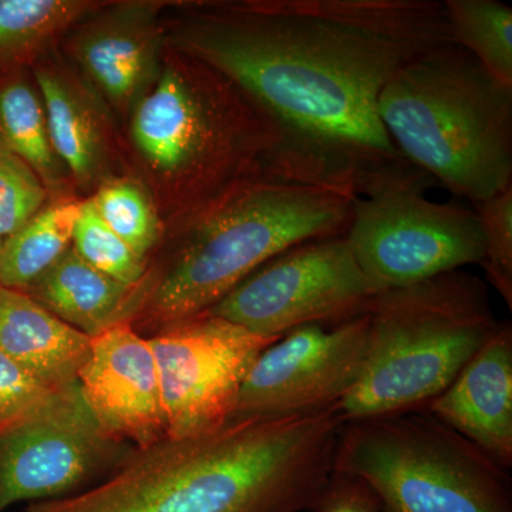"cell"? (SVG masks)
Here are the masks:
<instances>
[{"mask_svg":"<svg viewBox=\"0 0 512 512\" xmlns=\"http://www.w3.org/2000/svg\"><path fill=\"white\" fill-rule=\"evenodd\" d=\"M483 232L487 281L512 308V185L474 205Z\"/></svg>","mask_w":512,"mask_h":512,"instance_id":"24","label":"cell"},{"mask_svg":"<svg viewBox=\"0 0 512 512\" xmlns=\"http://www.w3.org/2000/svg\"><path fill=\"white\" fill-rule=\"evenodd\" d=\"M335 409L231 419L131 448L103 480L23 512H305L335 467Z\"/></svg>","mask_w":512,"mask_h":512,"instance_id":"2","label":"cell"},{"mask_svg":"<svg viewBox=\"0 0 512 512\" xmlns=\"http://www.w3.org/2000/svg\"><path fill=\"white\" fill-rule=\"evenodd\" d=\"M0 140L35 171L45 187L59 183V158L50 143L40 94L20 77L0 83Z\"/></svg>","mask_w":512,"mask_h":512,"instance_id":"20","label":"cell"},{"mask_svg":"<svg viewBox=\"0 0 512 512\" xmlns=\"http://www.w3.org/2000/svg\"><path fill=\"white\" fill-rule=\"evenodd\" d=\"M167 42L254 101L278 131L286 173L355 197L423 173L393 146L377 104L397 70L453 43L444 2H197Z\"/></svg>","mask_w":512,"mask_h":512,"instance_id":"1","label":"cell"},{"mask_svg":"<svg viewBox=\"0 0 512 512\" xmlns=\"http://www.w3.org/2000/svg\"><path fill=\"white\" fill-rule=\"evenodd\" d=\"M345 235L311 239L269 259L207 312L264 338L367 313L377 295Z\"/></svg>","mask_w":512,"mask_h":512,"instance_id":"8","label":"cell"},{"mask_svg":"<svg viewBox=\"0 0 512 512\" xmlns=\"http://www.w3.org/2000/svg\"><path fill=\"white\" fill-rule=\"evenodd\" d=\"M434 184L421 173L353 198L345 237L377 292L420 284L483 262V232L476 211L457 202L429 200L426 192Z\"/></svg>","mask_w":512,"mask_h":512,"instance_id":"7","label":"cell"},{"mask_svg":"<svg viewBox=\"0 0 512 512\" xmlns=\"http://www.w3.org/2000/svg\"><path fill=\"white\" fill-rule=\"evenodd\" d=\"M92 9L82 0H0V67L29 59Z\"/></svg>","mask_w":512,"mask_h":512,"instance_id":"21","label":"cell"},{"mask_svg":"<svg viewBox=\"0 0 512 512\" xmlns=\"http://www.w3.org/2000/svg\"><path fill=\"white\" fill-rule=\"evenodd\" d=\"M83 201L42 208L0 248V286L28 292L72 248Z\"/></svg>","mask_w":512,"mask_h":512,"instance_id":"18","label":"cell"},{"mask_svg":"<svg viewBox=\"0 0 512 512\" xmlns=\"http://www.w3.org/2000/svg\"><path fill=\"white\" fill-rule=\"evenodd\" d=\"M2 245H3V241H2V239H0V248H2Z\"/></svg>","mask_w":512,"mask_h":512,"instance_id":"28","label":"cell"},{"mask_svg":"<svg viewBox=\"0 0 512 512\" xmlns=\"http://www.w3.org/2000/svg\"><path fill=\"white\" fill-rule=\"evenodd\" d=\"M45 184L0 140V239L5 241L45 204Z\"/></svg>","mask_w":512,"mask_h":512,"instance_id":"25","label":"cell"},{"mask_svg":"<svg viewBox=\"0 0 512 512\" xmlns=\"http://www.w3.org/2000/svg\"><path fill=\"white\" fill-rule=\"evenodd\" d=\"M333 470L386 512H512L508 470L426 409L343 421Z\"/></svg>","mask_w":512,"mask_h":512,"instance_id":"6","label":"cell"},{"mask_svg":"<svg viewBox=\"0 0 512 512\" xmlns=\"http://www.w3.org/2000/svg\"><path fill=\"white\" fill-rule=\"evenodd\" d=\"M160 9L161 3H123L87 22L74 36L77 62L117 106L136 100L156 73L163 43Z\"/></svg>","mask_w":512,"mask_h":512,"instance_id":"14","label":"cell"},{"mask_svg":"<svg viewBox=\"0 0 512 512\" xmlns=\"http://www.w3.org/2000/svg\"><path fill=\"white\" fill-rule=\"evenodd\" d=\"M72 248L87 264L121 284L141 285L146 275L144 258L104 224L90 200L83 201L74 225Z\"/></svg>","mask_w":512,"mask_h":512,"instance_id":"23","label":"cell"},{"mask_svg":"<svg viewBox=\"0 0 512 512\" xmlns=\"http://www.w3.org/2000/svg\"><path fill=\"white\" fill-rule=\"evenodd\" d=\"M36 82L56 157L77 180L89 183L104 158L103 137L93 110L82 94L53 70H37Z\"/></svg>","mask_w":512,"mask_h":512,"instance_id":"17","label":"cell"},{"mask_svg":"<svg viewBox=\"0 0 512 512\" xmlns=\"http://www.w3.org/2000/svg\"><path fill=\"white\" fill-rule=\"evenodd\" d=\"M77 383L94 419L114 439L141 448L167 437L156 359L130 322L92 338Z\"/></svg>","mask_w":512,"mask_h":512,"instance_id":"12","label":"cell"},{"mask_svg":"<svg viewBox=\"0 0 512 512\" xmlns=\"http://www.w3.org/2000/svg\"><path fill=\"white\" fill-rule=\"evenodd\" d=\"M90 201L104 224L146 259L160 234L157 214L146 192L131 181H114L103 185Z\"/></svg>","mask_w":512,"mask_h":512,"instance_id":"22","label":"cell"},{"mask_svg":"<svg viewBox=\"0 0 512 512\" xmlns=\"http://www.w3.org/2000/svg\"><path fill=\"white\" fill-rule=\"evenodd\" d=\"M451 42L512 89V9L498 0H446Z\"/></svg>","mask_w":512,"mask_h":512,"instance_id":"19","label":"cell"},{"mask_svg":"<svg viewBox=\"0 0 512 512\" xmlns=\"http://www.w3.org/2000/svg\"><path fill=\"white\" fill-rule=\"evenodd\" d=\"M377 111L404 160L457 197L476 205L512 185V89L454 43L397 70Z\"/></svg>","mask_w":512,"mask_h":512,"instance_id":"4","label":"cell"},{"mask_svg":"<svg viewBox=\"0 0 512 512\" xmlns=\"http://www.w3.org/2000/svg\"><path fill=\"white\" fill-rule=\"evenodd\" d=\"M436 419L505 470L512 466V326L498 322L454 382L429 404Z\"/></svg>","mask_w":512,"mask_h":512,"instance_id":"13","label":"cell"},{"mask_svg":"<svg viewBox=\"0 0 512 512\" xmlns=\"http://www.w3.org/2000/svg\"><path fill=\"white\" fill-rule=\"evenodd\" d=\"M92 338L43 308L29 293L0 286V352L49 389L77 382Z\"/></svg>","mask_w":512,"mask_h":512,"instance_id":"15","label":"cell"},{"mask_svg":"<svg viewBox=\"0 0 512 512\" xmlns=\"http://www.w3.org/2000/svg\"><path fill=\"white\" fill-rule=\"evenodd\" d=\"M365 367L335 407L343 421L424 410L498 325L487 285L464 269L377 293Z\"/></svg>","mask_w":512,"mask_h":512,"instance_id":"5","label":"cell"},{"mask_svg":"<svg viewBox=\"0 0 512 512\" xmlns=\"http://www.w3.org/2000/svg\"><path fill=\"white\" fill-rule=\"evenodd\" d=\"M312 512H386L375 491L349 474L333 471Z\"/></svg>","mask_w":512,"mask_h":512,"instance_id":"27","label":"cell"},{"mask_svg":"<svg viewBox=\"0 0 512 512\" xmlns=\"http://www.w3.org/2000/svg\"><path fill=\"white\" fill-rule=\"evenodd\" d=\"M355 195L268 168L191 218L147 299L158 325L207 312L286 249L345 235Z\"/></svg>","mask_w":512,"mask_h":512,"instance_id":"3","label":"cell"},{"mask_svg":"<svg viewBox=\"0 0 512 512\" xmlns=\"http://www.w3.org/2000/svg\"><path fill=\"white\" fill-rule=\"evenodd\" d=\"M140 285L121 284L83 261L73 248L28 292L37 303L89 338L130 322Z\"/></svg>","mask_w":512,"mask_h":512,"instance_id":"16","label":"cell"},{"mask_svg":"<svg viewBox=\"0 0 512 512\" xmlns=\"http://www.w3.org/2000/svg\"><path fill=\"white\" fill-rule=\"evenodd\" d=\"M147 339L156 359L167 437L183 439L232 419L249 370L278 338L202 312L167 323Z\"/></svg>","mask_w":512,"mask_h":512,"instance_id":"9","label":"cell"},{"mask_svg":"<svg viewBox=\"0 0 512 512\" xmlns=\"http://www.w3.org/2000/svg\"><path fill=\"white\" fill-rule=\"evenodd\" d=\"M59 392L40 383L0 352V437L43 412Z\"/></svg>","mask_w":512,"mask_h":512,"instance_id":"26","label":"cell"},{"mask_svg":"<svg viewBox=\"0 0 512 512\" xmlns=\"http://www.w3.org/2000/svg\"><path fill=\"white\" fill-rule=\"evenodd\" d=\"M127 453L123 441L101 429L76 382L0 437V512L79 493Z\"/></svg>","mask_w":512,"mask_h":512,"instance_id":"10","label":"cell"},{"mask_svg":"<svg viewBox=\"0 0 512 512\" xmlns=\"http://www.w3.org/2000/svg\"><path fill=\"white\" fill-rule=\"evenodd\" d=\"M369 315L289 330L255 360L232 419L335 409L365 367Z\"/></svg>","mask_w":512,"mask_h":512,"instance_id":"11","label":"cell"}]
</instances>
